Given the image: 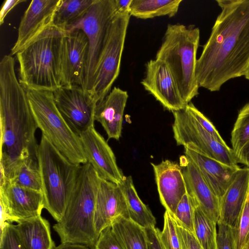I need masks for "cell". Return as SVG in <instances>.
<instances>
[{"mask_svg": "<svg viewBox=\"0 0 249 249\" xmlns=\"http://www.w3.org/2000/svg\"><path fill=\"white\" fill-rule=\"evenodd\" d=\"M173 217L178 224L194 233V206L187 193L178 205Z\"/></svg>", "mask_w": 249, "mask_h": 249, "instance_id": "obj_32", "label": "cell"}, {"mask_svg": "<svg viewBox=\"0 0 249 249\" xmlns=\"http://www.w3.org/2000/svg\"><path fill=\"white\" fill-rule=\"evenodd\" d=\"M38 128L44 136L70 162H87L79 135L70 126L58 110L53 91L25 89Z\"/></svg>", "mask_w": 249, "mask_h": 249, "instance_id": "obj_7", "label": "cell"}, {"mask_svg": "<svg viewBox=\"0 0 249 249\" xmlns=\"http://www.w3.org/2000/svg\"><path fill=\"white\" fill-rule=\"evenodd\" d=\"M0 249H25L12 223L6 222L0 230Z\"/></svg>", "mask_w": 249, "mask_h": 249, "instance_id": "obj_34", "label": "cell"}, {"mask_svg": "<svg viewBox=\"0 0 249 249\" xmlns=\"http://www.w3.org/2000/svg\"><path fill=\"white\" fill-rule=\"evenodd\" d=\"M175 223L182 249H203L193 233L179 226L176 221Z\"/></svg>", "mask_w": 249, "mask_h": 249, "instance_id": "obj_38", "label": "cell"}, {"mask_svg": "<svg viewBox=\"0 0 249 249\" xmlns=\"http://www.w3.org/2000/svg\"><path fill=\"white\" fill-rule=\"evenodd\" d=\"M87 162L103 179L120 184L125 176L118 167L115 156L104 137L91 127L79 134Z\"/></svg>", "mask_w": 249, "mask_h": 249, "instance_id": "obj_14", "label": "cell"}, {"mask_svg": "<svg viewBox=\"0 0 249 249\" xmlns=\"http://www.w3.org/2000/svg\"><path fill=\"white\" fill-rule=\"evenodd\" d=\"M15 61L5 55L0 62V177L7 180L22 159L36 157L38 128L25 89L15 71Z\"/></svg>", "mask_w": 249, "mask_h": 249, "instance_id": "obj_2", "label": "cell"}, {"mask_svg": "<svg viewBox=\"0 0 249 249\" xmlns=\"http://www.w3.org/2000/svg\"><path fill=\"white\" fill-rule=\"evenodd\" d=\"M96 0H59L52 24L65 30L82 18Z\"/></svg>", "mask_w": 249, "mask_h": 249, "instance_id": "obj_29", "label": "cell"}, {"mask_svg": "<svg viewBox=\"0 0 249 249\" xmlns=\"http://www.w3.org/2000/svg\"><path fill=\"white\" fill-rule=\"evenodd\" d=\"M54 102L71 128L78 135L94 126L97 101L79 86H61L53 91Z\"/></svg>", "mask_w": 249, "mask_h": 249, "instance_id": "obj_11", "label": "cell"}, {"mask_svg": "<svg viewBox=\"0 0 249 249\" xmlns=\"http://www.w3.org/2000/svg\"><path fill=\"white\" fill-rule=\"evenodd\" d=\"M59 0H33L20 22L17 39L11 49L16 54L44 29L52 24Z\"/></svg>", "mask_w": 249, "mask_h": 249, "instance_id": "obj_18", "label": "cell"}, {"mask_svg": "<svg viewBox=\"0 0 249 249\" xmlns=\"http://www.w3.org/2000/svg\"><path fill=\"white\" fill-rule=\"evenodd\" d=\"M36 157L44 209L58 222L66 211L81 165L70 162L43 135Z\"/></svg>", "mask_w": 249, "mask_h": 249, "instance_id": "obj_6", "label": "cell"}, {"mask_svg": "<svg viewBox=\"0 0 249 249\" xmlns=\"http://www.w3.org/2000/svg\"><path fill=\"white\" fill-rule=\"evenodd\" d=\"M66 31L51 24L16 54L25 89L53 91L61 86V58Z\"/></svg>", "mask_w": 249, "mask_h": 249, "instance_id": "obj_3", "label": "cell"}, {"mask_svg": "<svg viewBox=\"0 0 249 249\" xmlns=\"http://www.w3.org/2000/svg\"><path fill=\"white\" fill-rule=\"evenodd\" d=\"M132 0H115L117 12L129 13V8Z\"/></svg>", "mask_w": 249, "mask_h": 249, "instance_id": "obj_41", "label": "cell"}, {"mask_svg": "<svg viewBox=\"0 0 249 249\" xmlns=\"http://www.w3.org/2000/svg\"><path fill=\"white\" fill-rule=\"evenodd\" d=\"M173 113L172 129L178 145L229 165H237L231 148L217 141L193 118L185 108Z\"/></svg>", "mask_w": 249, "mask_h": 249, "instance_id": "obj_10", "label": "cell"}, {"mask_svg": "<svg viewBox=\"0 0 249 249\" xmlns=\"http://www.w3.org/2000/svg\"><path fill=\"white\" fill-rule=\"evenodd\" d=\"M116 13L115 0H96L82 18L65 29L66 32L81 30L88 39L89 51L83 89L90 93L96 70Z\"/></svg>", "mask_w": 249, "mask_h": 249, "instance_id": "obj_8", "label": "cell"}, {"mask_svg": "<svg viewBox=\"0 0 249 249\" xmlns=\"http://www.w3.org/2000/svg\"><path fill=\"white\" fill-rule=\"evenodd\" d=\"M231 142L237 162L249 167V102L238 112L231 132Z\"/></svg>", "mask_w": 249, "mask_h": 249, "instance_id": "obj_25", "label": "cell"}, {"mask_svg": "<svg viewBox=\"0 0 249 249\" xmlns=\"http://www.w3.org/2000/svg\"><path fill=\"white\" fill-rule=\"evenodd\" d=\"M184 149V155L196 166L220 200L240 167L238 165H229L203 154Z\"/></svg>", "mask_w": 249, "mask_h": 249, "instance_id": "obj_20", "label": "cell"}, {"mask_svg": "<svg viewBox=\"0 0 249 249\" xmlns=\"http://www.w3.org/2000/svg\"><path fill=\"white\" fill-rule=\"evenodd\" d=\"M185 108L193 118L217 141L223 144L227 145L212 123L191 102Z\"/></svg>", "mask_w": 249, "mask_h": 249, "instance_id": "obj_35", "label": "cell"}, {"mask_svg": "<svg viewBox=\"0 0 249 249\" xmlns=\"http://www.w3.org/2000/svg\"><path fill=\"white\" fill-rule=\"evenodd\" d=\"M151 164L160 202L173 217L178 205L187 193L182 167L169 160Z\"/></svg>", "mask_w": 249, "mask_h": 249, "instance_id": "obj_16", "label": "cell"}, {"mask_svg": "<svg viewBox=\"0 0 249 249\" xmlns=\"http://www.w3.org/2000/svg\"><path fill=\"white\" fill-rule=\"evenodd\" d=\"M101 179L89 163L81 165L65 213L53 226L61 243L79 244L95 249L99 235L94 214Z\"/></svg>", "mask_w": 249, "mask_h": 249, "instance_id": "obj_4", "label": "cell"}, {"mask_svg": "<svg viewBox=\"0 0 249 249\" xmlns=\"http://www.w3.org/2000/svg\"><path fill=\"white\" fill-rule=\"evenodd\" d=\"M182 1V0H132L129 14L143 19L164 16L171 18L177 13Z\"/></svg>", "mask_w": 249, "mask_h": 249, "instance_id": "obj_27", "label": "cell"}, {"mask_svg": "<svg viewBox=\"0 0 249 249\" xmlns=\"http://www.w3.org/2000/svg\"><path fill=\"white\" fill-rule=\"evenodd\" d=\"M128 98L126 91L115 87L97 104L94 120L101 124L109 139L119 140L121 136L123 116Z\"/></svg>", "mask_w": 249, "mask_h": 249, "instance_id": "obj_21", "label": "cell"}, {"mask_svg": "<svg viewBox=\"0 0 249 249\" xmlns=\"http://www.w3.org/2000/svg\"><path fill=\"white\" fill-rule=\"evenodd\" d=\"M6 181L42 192L41 174L37 157L30 156L21 160Z\"/></svg>", "mask_w": 249, "mask_h": 249, "instance_id": "obj_28", "label": "cell"}, {"mask_svg": "<svg viewBox=\"0 0 249 249\" xmlns=\"http://www.w3.org/2000/svg\"><path fill=\"white\" fill-rule=\"evenodd\" d=\"M89 51V41L81 30L67 32L61 58V86L83 88Z\"/></svg>", "mask_w": 249, "mask_h": 249, "instance_id": "obj_15", "label": "cell"}, {"mask_svg": "<svg viewBox=\"0 0 249 249\" xmlns=\"http://www.w3.org/2000/svg\"><path fill=\"white\" fill-rule=\"evenodd\" d=\"M249 191V167L240 168L219 200L220 219L219 223L232 228L235 226Z\"/></svg>", "mask_w": 249, "mask_h": 249, "instance_id": "obj_22", "label": "cell"}, {"mask_svg": "<svg viewBox=\"0 0 249 249\" xmlns=\"http://www.w3.org/2000/svg\"><path fill=\"white\" fill-rule=\"evenodd\" d=\"M163 227L160 232L161 242L165 249H182L177 234L174 218L165 210Z\"/></svg>", "mask_w": 249, "mask_h": 249, "instance_id": "obj_33", "label": "cell"}, {"mask_svg": "<svg viewBox=\"0 0 249 249\" xmlns=\"http://www.w3.org/2000/svg\"><path fill=\"white\" fill-rule=\"evenodd\" d=\"M0 216L17 223L39 215L44 208L42 192L5 181L0 184Z\"/></svg>", "mask_w": 249, "mask_h": 249, "instance_id": "obj_12", "label": "cell"}, {"mask_svg": "<svg viewBox=\"0 0 249 249\" xmlns=\"http://www.w3.org/2000/svg\"><path fill=\"white\" fill-rule=\"evenodd\" d=\"M118 185L125 199L129 219L145 229L155 227V217L139 196L131 176H125Z\"/></svg>", "mask_w": 249, "mask_h": 249, "instance_id": "obj_24", "label": "cell"}, {"mask_svg": "<svg viewBox=\"0 0 249 249\" xmlns=\"http://www.w3.org/2000/svg\"><path fill=\"white\" fill-rule=\"evenodd\" d=\"M199 39L195 25L169 24L156 55L169 69L186 105L199 93L196 70Z\"/></svg>", "mask_w": 249, "mask_h": 249, "instance_id": "obj_5", "label": "cell"}, {"mask_svg": "<svg viewBox=\"0 0 249 249\" xmlns=\"http://www.w3.org/2000/svg\"><path fill=\"white\" fill-rule=\"evenodd\" d=\"M141 83L145 90L169 111L183 109L187 105L169 69L160 60L151 59L146 63L145 76Z\"/></svg>", "mask_w": 249, "mask_h": 249, "instance_id": "obj_13", "label": "cell"}, {"mask_svg": "<svg viewBox=\"0 0 249 249\" xmlns=\"http://www.w3.org/2000/svg\"><path fill=\"white\" fill-rule=\"evenodd\" d=\"M26 0H6L1 6L0 11V24L2 25L9 12L18 4L25 2Z\"/></svg>", "mask_w": 249, "mask_h": 249, "instance_id": "obj_40", "label": "cell"}, {"mask_svg": "<svg viewBox=\"0 0 249 249\" xmlns=\"http://www.w3.org/2000/svg\"><path fill=\"white\" fill-rule=\"evenodd\" d=\"M94 249H124L110 225L100 232Z\"/></svg>", "mask_w": 249, "mask_h": 249, "instance_id": "obj_36", "label": "cell"}, {"mask_svg": "<svg viewBox=\"0 0 249 249\" xmlns=\"http://www.w3.org/2000/svg\"><path fill=\"white\" fill-rule=\"evenodd\" d=\"M129 219L124 195L118 184L101 178L96 198L94 225L99 236L116 217Z\"/></svg>", "mask_w": 249, "mask_h": 249, "instance_id": "obj_19", "label": "cell"}, {"mask_svg": "<svg viewBox=\"0 0 249 249\" xmlns=\"http://www.w3.org/2000/svg\"><path fill=\"white\" fill-rule=\"evenodd\" d=\"M53 249H92L88 246L79 244L61 243L55 246Z\"/></svg>", "mask_w": 249, "mask_h": 249, "instance_id": "obj_42", "label": "cell"}, {"mask_svg": "<svg viewBox=\"0 0 249 249\" xmlns=\"http://www.w3.org/2000/svg\"><path fill=\"white\" fill-rule=\"evenodd\" d=\"M235 249H242L249 241V191L235 226L232 228Z\"/></svg>", "mask_w": 249, "mask_h": 249, "instance_id": "obj_31", "label": "cell"}, {"mask_svg": "<svg viewBox=\"0 0 249 249\" xmlns=\"http://www.w3.org/2000/svg\"><path fill=\"white\" fill-rule=\"evenodd\" d=\"M242 249H249V241L245 245Z\"/></svg>", "mask_w": 249, "mask_h": 249, "instance_id": "obj_44", "label": "cell"}, {"mask_svg": "<svg viewBox=\"0 0 249 249\" xmlns=\"http://www.w3.org/2000/svg\"><path fill=\"white\" fill-rule=\"evenodd\" d=\"M221 12L197 59L199 87L219 91L229 80L244 76L249 62V0H216Z\"/></svg>", "mask_w": 249, "mask_h": 249, "instance_id": "obj_1", "label": "cell"}, {"mask_svg": "<svg viewBox=\"0 0 249 249\" xmlns=\"http://www.w3.org/2000/svg\"><path fill=\"white\" fill-rule=\"evenodd\" d=\"M217 225V249H235L232 228L222 223Z\"/></svg>", "mask_w": 249, "mask_h": 249, "instance_id": "obj_37", "label": "cell"}, {"mask_svg": "<svg viewBox=\"0 0 249 249\" xmlns=\"http://www.w3.org/2000/svg\"><path fill=\"white\" fill-rule=\"evenodd\" d=\"M15 227L25 249H53L55 246L50 223L41 215L21 221Z\"/></svg>", "mask_w": 249, "mask_h": 249, "instance_id": "obj_23", "label": "cell"}, {"mask_svg": "<svg viewBox=\"0 0 249 249\" xmlns=\"http://www.w3.org/2000/svg\"><path fill=\"white\" fill-rule=\"evenodd\" d=\"M187 193L193 206L200 208L217 224L219 222L220 202L196 166L185 155L180 158Z\"/></svg>", "mask_w": 249, "mask_h": 249, "instance_id": "obj_17", "label": "cell"}, {"mask_svg": "<svg viewBox=\"0 0 249 249\" xmlns=\"http://www.w3.org/2000/svg\"><path fill=\"white\" fill-rule=\"evenodd\" d=\"M148 238V249H163L159 229L155 227L145 229Z\"/></svg>", "mask_w": 249, "mask_h": 249, "instance_id": "obj_39", "label": "cell"}, {"mask_svg": "<svg viewBox=\"0 0 249 249\" xmlns=\"http://www.w3.org/2000/svg\"><path fill=\"white\" fill-rule=\"evenodd\" d=\"M111 226L124 249H148L145 228L122 216L114 219Z\"/></svg>", "mask_w": 249, "mask_h": 249, "instance_id": "obj_26", "label": "cell"}, {"mask_svg": "<svg viewBox=\"0 0 249 249\" xmlns=\"http://www.w3.org/2000/svg\"><path fill=\"white\" fill-rule=\"evenodd\" d=\"M162 246H163V245H162ZM163 249H165V248H164L163 246Z\"/></svg>", "mask_w": 249, "mask_h": 249, "instance_id": "obj_45", "label": "cell"}, {"mask_svg": "<svg viewBox=\"0 0 249 249\" xmlns=\"http://www.w3.org/2000/svg\"><path fill=\"white\" fill-rule=\"evenodd\" d=\"M130 15L118 13L113 18L94 75L91 95L99 103L110 92L120 71Z\"/></svg>", "mask_w": 249, "mask_h": 249, "instance_id": "obj_9", "label": "cell"}, {"mask_svg": "<svg viewBox=\"0 0 249 249\" xmlns=\"http://www.w3.org/2000/svg\"><path fill=\"white\" fill-rule=\"evenodd\" d=\"M216 225L200 208L194 206V234L203 249H217Z\"/></svg>", "mask_w": 249, "mask_h": 249, "instance_id": "obj_30", "label": "cell"}, {"mask_svg": "<svg viewBox=\"0 0 249 249\" xmlns=\"http://www.w3.org/2000/svg\"><path fill=\"white\" fill-rule=\"evenodd\" d=\"M244 76L245 77L246 79L249 80V62L245 74Z\"/></svg>", "mask_w": 249, "mask_h": 249, "instance_id": "obj_43", "label": "cell"}]
</instances>
